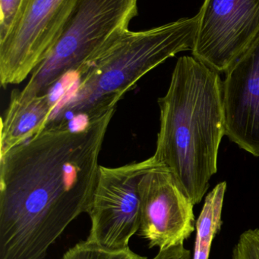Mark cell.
I'll list each match as a JSON object with an SVG mask.
<instances>
[{
  "instance_id": "10",
  "label": "cell",
  "mask_w": 259,
  "mask_h": 259,
  "mask_svg": "<svg viewBox=\"0 0 259 259\" xmlns=\"http://www.w3.org/2000/svg\"><path fill=\"white\" fill-rule=\"evenodd\" d=\"M53 109L54 101L50 93L23 98L17 90L12 91L9 106L1 118L0 155L45 128Z\"/></svg>"
},
{
  "instance_id": "8",
  "label": "cell",
  "mask_w": 259,
  "mask_h": 259,
  "mask_svg": "<svg viewBox=\"0 0 259 259\" xmlns=\"http://www.w3.org/2000/svg\"><path fill=\"white\" fill-rule=\"evenodd\" d=\"M139 191L140 237L159 250L184 245L195 231L194 204L171 173L157 163L141 177Z\"/></svg>"
},
{
  "instance_id": "14",
  "label": "cell",
  "mask_w": 259,
  "mask_h": 259,
  "mask_svg": "<svg viewBox=\"0 0 259 259\" xmlns=\"http://www.w3.org/2000/svg\"><path fill=\"white\" fill-rule=\"evenodd\" d=\"M24 0H0V42L9 34Z\"/></svg>"
},
{
  "instance_id": "11",
  "label": "cell",
  "mask_w": 259,
  "mask_h": 259,
  "mask_svg": "<svg viewBox=\"0 0 259 259\" xmlns=\"http://www.w3.org/2000/svg\"><path fill=\"white\" fill-rule=\"evenodd\" d=\"M226 182L217 184L205 199L196 223V235L193 259H209L211 245L221 229L222 210Z\"/></svg>"
},
{
  "instance_id": "4",
  "label": "cell",
  "mask_w": 259,
  "mask_h": 259,
  "mask_svg": "<svg viewBox=\"0 0 259 259\" xmlns=\"http://www.w3.org/2000/svg\"><path fill=\"white\" fill-rule=\"evenodd\" d=\"M138 0H77L48 54L32 72L23 98L48 94L62 79L83 69L138 15Z\"/></svg>"
},
{
  "instance_id": "1",
  "label": "cell",
  "mask_w": 259,
  "mask_h": 259,
  "mask_svg": "<svg viewBox=\"0 0 259 259\" xmlns=\"http://www.w3.org/2000/svg\"><path fill=\"white\" fill-rule=\"evenodd\" d=\"M115 111L79 129L49 124L0 155V259H44L69 224L88 213Z\"/></svg>"
},
{
  "instance_id": "5",
  "label": "cell",
  "mask_w": 259,
  "mask_h": 259,
  "mask_svg": "<svg viewBox=\"0 0 259 259\" xmlns=\"http://www.w3.org/2000/svg\"><path fill=\"white\" fill-rule=\"evenodd\" d=\"M155 164L152 156L120 167L100 166L88 211L91 227L87 241L109 249L129 248L141 222L140 180Z\"/></svg>"
},
{
  "instance_id": "13",
  "label": "cell",
  "mask_w": 259,
  "mask_h": 259,
  "mask_svg": "<svg viewBox=\"0 0 259 259\" xmlns=\"http://www.w3.org/2000/svg\"><path fill=\"white\" fill-rule=\"evenodd\" d=\"M232 259H259V228L247 230L240 236Z\"/></svg>"
},
{
  "instance_id": "3",
  "label": "cell",
  "mask_w": 259,
  "mask_h": 259,
  "mask_svg": "<svg viewBox=\"0 0 259 259\" xmlns=\"http://www.w3.org/2000/svg\"><path fill=\"white\" fill-rule=\"evenodd\" d=\"M199 15L141 31L127 30L77 74L65 78L49 124L97 119L113 109L149 71L192 50Z\"/></svg>"
},
{
  "instance_id": "7",
  "label": "cell",
  "mask_w": 259,
  "mask_h": 259,
  "mask_svg": "<svg viewBox=\"0 0 259 259\" xmlns=\"http://www.w3.org/2000/svg\"><path fill=\"white\" fill-rule=\"evenodd\" d=\"M192 52L211 69L226 72L259 35V0H205Z\"/></svg>"
},
{
  "instance_id": "9",
  "label": "cell",
  "mask_w": 259,
  "mask_h": 259,
  "mask_svg": "<svg viewBox=\"0 0 259 259\" xmlns=\"http://www.w3.org/2000/svg\"><path fill=\"white\" fill-rule=\"evenodd\" d=\"M225 73V135L259 157V35Z\"/></svg>"
},
{
  "instance_id": "6",
  "label": "cell",
  "mask_w": 259,
  "mask_h": 259,
  "mask_svg": "<svg viewBox=\"0 0 259 259\" xmlns=\"http://www.w3.org/2000/svg\"><path fill=\"white\" fill-rule=\"evenodd\" d=\"M77 0H24L9 34L0 42V83L24 81L53 47Z\"/></svg>"
},
{
  "instance_id": "12",
  "label": "cell",
  "mask_w": 259,
  "mask_h": 259,
  "mask_svg": "<svg viewBox=\"0 0 259 259\" xmlns=\"http://www.w3.org/2000/svg\"><path fill=\"white\" fill-rule=\"evenodd\" d=\"M62 259H147L130 249H109L96 243L85 241L68 249Z\"/></svg>"
},
{
  "instance_id": "2",
  "label": "cell",
  "mask_w": 259,
  "mask_h": 259,
  "mask_svg": "<svg viewBox=\"0 0 259 259\" xmlns=\"http://www.w3.org/2000/svg\"><path fill=\"white\" fill-rule=\"evenodd\" d=\"M222 84L217 71L182 56L167 94L158 99L161 124L154 158L194 205L202 200L217 170L226 133Z\"/></svg>"
},
{
  "instance_id": "15",
  "label": "cell",
  "mask_w": 259,
  "mask_h": 259,
  "mask_svg": "<svg viewBox=\"0 0 259 259\" xmlns=\"http://www.w3.org/2000/svg\"><path fill=\"white\" fill-rule=\"evenodd\" d=\"M153 259H193V256L191 251L186 249L184 245H179L159 250L158 255Z\"/></svg>"
}]
</instances>
